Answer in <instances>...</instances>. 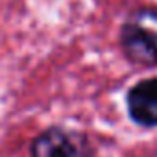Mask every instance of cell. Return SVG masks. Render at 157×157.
<instances>
[{
	"label": "cell",
	"instance_id": "7a4b0ae2",
	"mask_svg": "<svg viewBox=\"0 0 157 157\" xmlns=\"http://www.w3.org/2000/svg\"><path fill=\"white\" fill-rule=\"evenodd\" d=\"M32 157H89V151L83 139L61 128H50L33 140Z\"/></svg>",
	"mask_w": 157,
	"mask_h": 157
},
{
	"label": "cell",
	"instance_id": "6da1fadb",
	"mask_svg": "<svg viewBox=\"0 0 157 157\" xmlns=\"http://www.w3.org/2000/svg\"><path fill=\"white\" fill-rule=\"evenodd\" d=\"M120 43L126 56L142 67H157V10H135L120 30Z\"/></svg>",
	"mask_w": 157,
	"mask_h": 157
},
{
	"label": "cell",
	"instance_id": "3957f363",
	"mask_svg": "<svg viewBox=\"0 0 157 157\" xmlns=\"http://www.w3.org/2000/svg\"><path fill=\"white\" fill-rule=\"evenodd\" d=\"M128 109L137 124L146 128L157 126V78L144 80L129 91Z\"/></svg>",
	"mask_w": 157,
	"mask_h": 157
}]
</instances>
